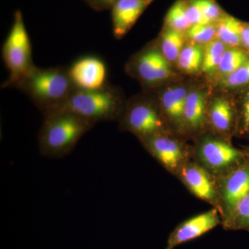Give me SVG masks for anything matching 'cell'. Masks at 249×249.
Instances as JSON below:
<instances>
[{"label": "cell", "instance_id": "1", "mask_svg": "<svg viewBox=\"0 0 249 249\" xmlns=\"http://www.w3.org/2000/svg\"><path fill=\"white\" fill-rule=\"evenodd\" d=\"M27 95L43 115L58 110L76 89L68 67H35L16 87Z\"/></svg>", "mask_w": 249, "mask_h": 249}, {"label": "cell", "instance_id": "2", "mask_svg": "<svg viewBox=\"0 0 249 249\" xmlns=\"http://www.w3.org/2000/svg\"><path fill=\"white\" fill-rule=\"evenodd\" d=\"M44 117L38 134V147L41 155L49 158L70 155L82 137L95 125L70 111H54Z\"/></svg>", "mask_w": 249, "mask_h": 249}, {"label": "cell", "instance_id": "3", "mask_svg": "<svg viewBox=\"0 0 249 249\" xmlns=\"http://www.w3.org/2000/svg\"><path fill=\"white\" fill-rule=\"evenodd\" d=\"M125 103L119 89L108 84L100 89H75L57 111H70L96 124L119 121Z\"/></svg>", "mask_w": 249, "mask_h": 249}, {"label": "cell", "instance_id": "4", "mask_svg": "<svg viewBox=\"0 0 249 249\" xmlns=\"http://www.w3.org/2000/svg\"><path fill=\"white\" fill-rule=\"evenodd\" d=\"M245 148H237L231 140L207 131L194 139L192 160L214 178H222L247 159Z\"/></svg>", "mask_w": 249, "mask_h": 249}, {"label": "cell", "instance_id": "5", "mask_svg": "<svg viewBox=\"0 0 249 249\" xmlns=\"http://www.w3.org/2000/svg\"><path fill=\"white\" fill-rule=\"evenodd\" d=\"M2 58L9 71L2 88H16L36 67L32 60L30 37L20 11L15 13L14 23L3 45Z\"/></svg>", "mask_w": 249, "mask_h": 249}, {"label": "cell", "instance_id": "6", "mask_svg": "<svg viewBox=\"0 0 249 249\" xmlns=\"http://www.w3.org/2000/svg\"><path fill=\"white\" fill-rule=\"evenodd\" d=\"M118 122L121 131L131 132L140 142L155 134L170 132L158 100L150 96H137L126 103Z\"/></svg>", "mask_w": 249, "mask_h": 249}, {"label": "cell", "instance_id": "7", "mask_svg": "<svg viewBox=\"0 0 249 249\" xmlns=\"http://www.w3.org/2000/svg\"><path fill=\"white\" fill-rule=\"evenodd\" d=\"M142 147L173 176L192 160V145L170 132L155 134L140 142Z\"/></svg>", "mask_w": 249, "mask_h": 249}, {"label": "cell", "instance_id": "8", "mask_svg": "<svg viewBox=\"0 0 249 249\" xmlns=\"http://www.w3.org/2000/svg\"><path fill=\"white\" fill-rule=\"evenodd\" d=\"M129 74L147 88H155L173 76L170 62L165 58L160 47L150 45L136 54L127 66Z\"/></svg>", "mask_w": 249, "mask_h": 249}, {"label": "cell", "instance_id": "9", "mask_svg": "<svg viewBox=\"0 0 249 249\" xmlns=\"http://www.w3.org/2000/svg\"><path fill=\"white\" fill-rule=\"evenodd\" d=\"M175 178L193 196L211 205L220 213V199L216 178L209 172L191 160L183 165Z\"/></svg>", "mask_w": 249, "mask_h": 249}, {"label": "cell", "instance_id": "10", "mask_svg": "<svg viewBox=\"0 0 249 249\" xmlns=\"http://www.w3.org/2000/svg\"><path fill=\"white\" fill-rule=\"evenodd\" d=\"M216 182L220 199L222 223L237 203L249 193V155L235 169L222 178H216Z\"/></svg>", "mask_w": 249, "mask_h": 249}, {"label": "cell", "instance_id": "11", "mask_svg": "<svg viewBox=\"0 0 249 249\" xmlns=\"http://www.w3.org/2000/svg\"><path fill=\"white\" fill-rule=\"evenodd\" d=\"M222 226L220 213L215 208L196 214L179 223L170 234L165 249H174L178 246L196 240Z\"/></svg>", "mask_w": 249, "mask_h": 249}, {"label": "cell", "instance_id": "12", "mask_svg": "<svg viewBox=\"0 0 249 249\" xmlns=\"http://www.w3.org/2000/svg\"><path fill=\"white\" fill-rule=\"evenodd\" d=\"M68 71L72 83L77 89H100L109 84L106 63L95 55L78 58L68 67Z\"/></svg>", "mask_w": 249, "mask_h": 249}, {"label": "cell", "instance_id": "13", "mask_svg": "<svg viewBox=\"0 0 249 249\" xmlns=\"http://www.w3.org/2000/svg\"><path fill=\"white\" fill-rule=\"evenodd\" d=\"M188 94L184 87L174 86L163 90L157 98L170 132L184 140V111Z\"/></svg>", "mask_w": 249, "mask_h": 249}, {"label": "cell", "instance_id": "14", "mask_svg": "<svg viewBox=\"0 0 249 249\" xmlns=\"http://www.w3.org/2000/svg\"><path fill=\"white\" fill-rule=\"evenodd\" d=\"M209 131L231 140L237 127V110L235 103L225 97L214 98L208 105Z\"/></svg>", "mask_w": 249, "mask_h": 249}, {"label": "cell", "instance_id": "15", "mask_svg": "<svg viewBox=\"0 0 249 249\" xmlns=\"http://www.w3.org/2000/svg\"><path fill=\"white\" fill-rule=\"evenodd\" d=\"M208 105L204 91L196 90L188 92L184 111L186 140L193 139L209 131Z\"/></svg>", "mask_w": 249, "mask_h": 249}, {"label": "cell", "instance_id": "16", "mask_svg": "<svg viewBox=\"0 0 249 249\" xmlns=\"http://www.w3.org/2000/svg\"><path fill=\"white\" fill-rule=\"evenodd\" d=\"M154 0H116L111 6L113 34L121 39L137 22Z\"/></svg>", "mask_w": 249, "mask_h": 249}, {"label": "cell", "instance_id": "17", "mask_svg": "<svg viewBox=\"0 0 249 249\" xmlns=\"http://www.w3.org/2000/svg\"><path fill=\"white\" fill-rule=\"evenodd\" d=\"M242 26L243 22L231 16H222L217 21L216 37L228 47L240 48Z\"/></svg>", "mask_w": 249, "mask_h": 249}, {"label": "cell", "instance_id": "18", "mask_svg": "<svg viewBox=\"0 0 249 249\" xmlns=\"http://www.w3.org/2000/svg\"><path fill=\"white\" fill-rule=\"evenodd\" d=\"M185 36L183 31L167 28L162 33L160 49L165 58L170 62H177L178 55L185 47Z\"/></svg>", "mask_w": 249, "mask_h": 249}, {"label": "cell", "instance_id": "19", "mask_svg": "<svg viewBox=\"0 0 249 249\" xmlns=\"http://www.w3.org/2000/svg\"><path fill=\"white\" fill-rule=\"evenodd\" d=\"M225 231L249 232V193L235 205L232 212L222 223Z\"/></svg>", "mask_w": 249, "mask_h": 249}, {"label": "cell", "instance_id": "20", "mask_svg": "<svg viewBox=\"0 0 249 249\" xmlns=\"http://www.w3.org/2000/svg\"><path fill=\"white\" fill-rule=\"evenodd\" d=\"M204 49L199 45L185 46L178 55V66L180 70L188 73L201 71Z\"/></svg>", "mask_w": 249, "mask_h": 249}, {"label": "cell", "instance_id": "21", "mask_svg": "<svg viewBox=\"0 0 249 249\" xmlns=\"http://www.w3.org/2000/svg\"><path fill=\"white\" fill-rule=\"evenodd\" d=\"M249 60V53L245 49L237 47H228L225 51L217 71L224 77L227 76Z\"/></svg>", "mask_w": 249, "mask_h": 249}, {"label": "cell", "instance_id": "22", "mask_svg": "<svg viewBox=\"0 0 249 249\" xmlns=\"http://www.w3.org/2000/svg\"><path fill=\"white\" fill-rule=\"evenodd\" d=\"M228 47L220 40L211 41L204 49L201 71L206 73H213L217 71L221 59Z\"/></svg>", "mask_w": 249, "mask_h": 249}, {"label": "cell", "instance_id": "23", "mask_svg": "<svg viewBox=\"0 0 249 249\" xmlns=\"http://www.w3.org/2000/svg\"><path fill=\"white\" fill-rule=\"evenodd\" d=\"M165 26L167 28L185 32L191 27L187 18L186 0H178L170 7L165 16Z\"/></svg>", "mask_w": 249, "mask_h": 249}, {"label": "cell", "instance_id": "24", "mask_svg": "<svg viewBox=\"0 0 249 249\" xmlns=\"http://www.w3.org/2000/svg\"><path fill=\"white\" fill-rule=\"evenodd\" d=\"M237 110V127L235 136L249 139V87L245 88V92L238 104Z\"/></svg>", "mask_w": 249, "mask_h": 249}, {"label": "cell", "instance_id": "25", "mask_svg": "<svg viewBox=\"0 0 249 249\" xmlns=\"http://www.w3.org/2000/svg\"><path fill=\"white\" fill-rule=\"evenodd\" d=\"M217 28L213 24H199L192 26L186 31L187 37L196 44H208L214 40Z\"/></svg>", "mask_w": 249, "mask_h": 249}, {"label": "cell", "instance_id": "26", "mask_svg": "<svg viewBox=\"0 0 249 249\" xmlns=\"http://www.w3.org/2000/svg\"><path fill=\"white\" fill-rule=\"evenodd\" d=\"M222 84L230 89H245L249 87V60L231 74L224 77Z\"/></svg>", "mask_w": 249, "mask_h": 249}, {"label": "cell", "instance_id": "27", "mask_svg": "<svg viewBox=\"0 0 249 249\" xmlns=\"http://www.w3.org/2000/svg\"><path fill=\"white\" fill-rule=\"evenodd\" d=\"M199 6L204 24H213L222 17V11L220 6L214 0H194Z\"/></svg>", "mask_w": 249, "mask_h": 249}, {"label": "cell", "instance_id": "28", "mask_svg": "<svg viewBox=\"0 0 249 249\" xmlns=\"http://www.w3.org/2000/svg\"><path fill=\"white\" fill-rule=\"evenodd\" d=\"M187 18L192 26L204 24L202 13L194 0H186Z\"/></svg>", "mask_w": 249, "mask_h": 249}, {"label": "cell", "instance_id": "29", "mask_svg": "<svg viewBox=\"0 0 249 249\" xmlns=\"http://www.w3.org/2000/svg\"><path fill=\"white\" fill-rule=\"evenodd\" d=\"M241 41L242 47L245 51L249 53V24L244 23L242 26V34H241Z\"/></svg>", "mask_w": 249, "mask_h": 249}, {"label": "cell", "instance_id": "30", "mask_svg": "<svg viewBox=\"0 0 249 249\" xmlns=\"http://www.w3.org/2000/svg\"><path fill=\"white\" fill-rule=\"evenodd\" d=\"M93 6L98 8L109 7L112 6L116 0H88Z\"/></svg>", "mask_w": 249, "mask_h": 249}, {"label": "cell", "instance_id": "31", "mask_svg": "<svg viewBox=\"0 0 249 249\" xmlns=\"http://www.w3.org/2000/svg\"><path fill=\"white\" fill-rule=\"evenodd\" d=\"M245 150L247 152V155H249V146L245 147Z\"/></svg>", "mask_w": 249, "mask_h": 249}, {"label": "cell", "instance_id": "32", "mask_svg": "<svg viewBox=\"0 0 249 249\" xmlns=\"http://www.w3.org/2000/svg\"></svg>", "mask_w": 249, "mask_h": 249}]
</instances>
